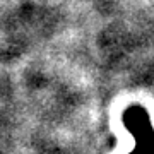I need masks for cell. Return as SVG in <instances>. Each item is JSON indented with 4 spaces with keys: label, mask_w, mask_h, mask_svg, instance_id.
Listing matches in <instances>:
<instances>
[{
    "label": "cell",
    "mask_w": 154,
    "mask_h": 154,
    "mask_svg": "<svg viewBox=\"0 0 154 154\" xmlns=\"http://www.w3.org/2000/svg\"><path fill=\"white\" fill-rule=\"evenodd\" d=\"M123 123L134 134L137 147L130 154H154V128L147 111L140 106H130L123 113Z\"/></svg>",
    "instance_id": "6da1fadb"
}]
</instances>
